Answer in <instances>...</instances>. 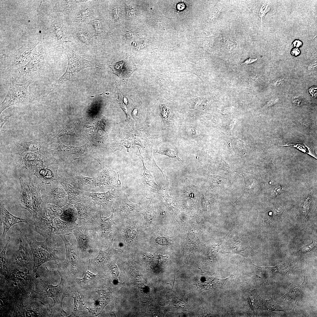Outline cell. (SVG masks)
I'll return each instance as SVG.
<instances>
[{
    "label": "cell",
    "mask_w": 317,
    "mask_h": 317,
    "mask_svg": "<svg viewBox=\"0 0 317 317\" xmlns=\"http://www.w3.org/2000/svg\"><path fill=\"white\" fill-rule=\"evenodd\" d=\"M55 264L58 266L57 271L61 277L60 283L56 286L52 285L49 284L48 281L41 279L40 283L44 292L41 293L35 292L46 298L50 297L53 299V305H49L51 317H63L62 314L63 312L67 315L62 306L63 299L69 296L71 297L75 293L77 292L75 283V276L61 269L59 262Z\"/></svg>",
    "instance_id": "6da1fadb"
},
{
    "label": "cell",
    "mask_w": 317,
    "mask_h": 317,
    "mask_svg": "<svg viewBox=\"0 0 317 317\" xmlns=\"http://www.w3.org/2000/svg\"><path fill=\"white\" fill-rule=\"evenodd\" d=\"M25 238L28 243L33 256V271L36 273L38 268L43 264L52 260L55 263L59 262V257L55 252L56 246L53 237H48L43 242L37 241L32 235H26Z\"/></svg>",
    "instance_id": "7a4b0ae2"
},
{
    "label": "cell",
    "mask_w": 317,
    "mask_h": 317,
    "mask_svg": "<svg viewBox=\"0 0 317 317\" xmlns=\"http://www.w3.org/2000/svg\"><path fill=\"white\" fill-rule=\"evenodd\" d=\"M66 52L68 60V67L64 73L51 85L44 93L47 96L57 88L74 77L81 70L89 67L100 68V65L82 57L69 47Z\"/></svg>",
    "instance_id": "3957f363"
},
{
    "label": "cell",
    "mask_w": 317,
    "mask_h": 317,
    "mask_svg": "<svg viewBox=\"0 0 317 317\" xmlns=\"http://www.w3.org/2000/svg\"><path fill=\"white\" fill-rule=\"evenodd\" d=\"M32 77L27 81L18 84L12 77L7 93L0 106V113L8 107L17 104L27 103L33 101L35 97L28 90L29 85L33 82Z\"/></svg>",
    "instance_id": "277c9868"
},
{
    "label": "cell",
    "mask_w": 317,
    "mask_h": 317,
    "mask_svg": "<svg viewBox=\"0 0 317 317\" xmlns=\"http://www.w3.org/2000/svg\"><path fill=\"white\" fill-rule=\"evenodd\" d=\"M60 237L63 241L65 247L66 270L76 277L82 275L87 269L88 265L80 258L78 246L76 247L74 244L72 245L70 244L65 235H60Z\"/></svg>",
    "instance_id": "5b68a950"
},
{
    "label": "cell",
    "mask_w": 317,
    "mask_h": 317,
    "mask_svg": "<svg viewBox=\"0 0 317 317\" xmlns=\"http://www.w3.org/2000/svg\"><path fill=\"white\" fill-rule=\"evenodd\" d=\"M89 230V224L87 221L82 226L78 227L72 231L77 240L81 257L82 259L89 260L95 257L98 252L97 244L94 240L90 238Z\"/></svg>",
    "instance_id": "8992f818"
},
{
    "label": "cell",
    "mask_w": 317,
    "mask_h": 317,
    "mask_svg": "<svg viewBox=\"0 0 317 317\" xmlns=\"http://www.w3.org/2000/svg\"><path fill=\"white\" fill-rule=\"evenodd\" d=\"M42 185L41 194L43 202L54 204L61 208L69 203L67 193L58 182L54 181Z\"/></svg>",
    "instance_id": "52a82bcc"
},
{
    "label": "cell",
    "mask_w": 317,
    "mask_h": 317,
    "mask_svg": "<svg viewBox=\"0 0 317 317\" xmlns=\"http://www.w3.org/2000/svg\"><path fill=\"white\" fill-rule=\"evenodd\" d=\"M98 1L80 0L69 16L72 23H88L98 17Z\"/></svg>",
    "instance_id": "ba28073f"
},
{
    "label": "cell",
    "mask_w": 317,
    "mask_h": 317,
    "mask_svg": "<svg viewBox=\"0 0 317 317\" xmlns=\"http://www.w3.org/2000/svg\"><path fill=\"white\" fill-rule=\"evenodd\" d=\"M72 39L82 47L96 45L97 41L92 26L88 23H72L70 32Z\"/></svg>",
    "instance_id": "9c48e42d"
},
{
    "label": "cell",
    "mask_w": 317,
    "mask_h": 317,
    "mask_svg": "<svg viewBox=\"0 0 317 317\" xmlns=\"http://www.w3.org/2000/svg\"><path fill=\"white\" fill-rule=\"evenodd\" d=\"M113 212L109 217H102L101 213L95 217L87 220L90 230H92L93 240L97 244L102 242H107L109 234L112 231V226L115 224L113 219Z\"/></svg>",
    "instance_id": "30bf717a"
},
{
    "label": "cell",
    "mask_w": 317,
    "mask_h": 317,
    "mask_svg": "<svg viewBox=\"0 0 317 317\" xmlns=\"http://www.w3.org/2000/svg\"><path fill=\"white\" fill-rule=\"evenodd\" d=\"M111 296L110 293L102 290L85 295L84 302L89 312V317H95L100 314L105 307L110 303Z\"/></svg>",
    "instance_id": "8fae6325"
},
{
    "label": "cell",
    "mask_w": 317,
    "mask_h": 317,
    "mask_svg": "<svg viewBox=\"0 0 317 317\" xmlns=\"http://www.w3.org/2000/svg\"><path fill=\"white\" fill-rule=\"evenodd\" d=\"M33 270H28L27 273L19 270V268L16 267L13 270L9 271L7 280H12L16 283L22 292L24 297L31 292H33L36 278Z\"/></svg>",
    "instance_id": "7c38bea8"
},
{
    "label": "cell",
    "mask_w": 317,
    "mask_h": 317,
    "mask_svg": "<svg viewBox=\"0 0 317 317\" xmlns=\"http://www.w3.org/2000/svg\"><path fill=\"white\" fill-rule=\"evenodd\" d=\"M44 158L39 152L24 153L14 158L11 164L18 168H24L32 172L41 167L44 163Z\"/></svg>",
    "instance_id": "4fadbf2b"
},
{
    "label": "cell",
    "mask_w": 317,
    "mask_h": 317,
    "mask_svg": "<svg viewBox=\"0 0 317 317\" xmlns=\"http://www.w3.org/2000/svg\"><path fill=\"white\" fill-rule=\"evenodd\" d=\"M89 263L87 271L83 277L77 278L75 276V283L77 292L83 294L89 295L95 292L100 288L101 278L100 273L94 274L89 271Z\"/></svg>",
    "instance_id": "5bb4252c"
},
{
    "label": "cell",
    "mask_w": 317,
    "mask_h": 317,
    "mask_svg": "<svg viewBox=\"0 0 317 317\" xmlns=\"http://www.w3.org/2000/svg\"><path fill=\"white\" fill-rule=\"evenodd\" d=\"M112 211L116 215L127 217L136 216L142 214V208L130 201L127 195L121 192L115 200Z\"/></svg>",
    "instance_id": "9a60e30c"
},
{
    "label": "cell",
    "mask_w": 317,
    "mask_h": 317,
    "mask_svg": "<svg viewBox=\"0 0 317 317\" xmlns=\"http://www.w3.org/2000/svg\"><path fill=\"white\" fill-rule=\"evenodd\" d=\"M66 178L70 182L81 190L84 192L97 191V177H88L71 171H66L59 175Z\"/></svg>",
    "instance_id": "2e32d148"
},
{
    "label": "cell",
    "mask_w": 317,
    "mask_h": 317,
    "mask_svg": "<svg viewBox=\"0 0 317 317\" xmlns=\"http://www.w3.org/2000/svg\"><path fill=\"white\" fill-rule=\"evenodd\" d=\"M43 146L41 142L36 140L16 141L8 144L3 148H1L0 153L20 155L26 152L39 151Z\"/></svg>",
    "instance_id": "e0dca14e"
},
{
    "label": "cell",
    "mask_w": 317,
    "mask_h": 317,
    "mask_svg": "<svg viewBox=\"0 0 317 317\" xmlns=\"http://www.w3.org/2000/svg\"><path fill=\"white\" fill-rule=\"evenodd\" d=\"M119 174L106 165L104 166L97 177V186L100 188L112 190L120 189L121 183Z\"/></svg>",
    "instance_id": "ac0fdd59"
},
{
    "label": "cell",
    "mask_w": 317,
    "mask_h": 317,
    "mask_svg": "<svg viewBox=\"0 0 317 317\" xmlns=\"http://www.w3.org/2000/svg\"><path fill=\"white\" fill-rule=\"evenodd\" d=\"M0 308L1 317L11 316L14 311L15 297L14 290L8 288V285L4 284L1 279Z\"/></svg>",
    "instance_id": "d6986e66"
},
{
    "label": "cell",
    "mask_w": 317,
    "mask_h": 317,
    "mask_svg": "<svg viewBox=\"0 0 317 317\" xmlns=\"http://www.w3.org/2000/svg\"><path fill=\"white\" fill-rule=\"evenodd\" d=\"M25 183L28 187L31 195L33 208L32 220H34L38 217V212L43 202L41 194L42 185L34 174L28 178Z\"/></svg>",
    "instance_id": "ffe728a7"
},
{
    "label": "cell",
    "mask_w": 317,
    "mask_h": 317,
    "mask_svg": "<svg viewBox=\"0 0 317 317\" xmlns=\"http://www.w3.org/2000/svg\"><path fill=\"white\" fill-rule=\"evenodd\" d=\"M87 196L74 205L77 210V218L79 220H88L101 213L100 210L96 206L95 202L90 197Z\"/></svg>",
    "instance_id": "44dd1931"
},
{
    "label": "cell",
    "mask_w": 317,
    "mask_h": 317,
    "mask_svg": "<svg viewBox=\"0 0 317 317\" xmlns=\"http://www.w3.org/2000/svg\"><path fill=\"white\" fill-rule=\"evenodd\" d=\"M19 231L21 232L19 237L20 243L16 254L15 264L19 267L33 270V262L30 256V247L26 238H23L22 232Z\"/></svg>",
    "instance_id": "7402d4cb"
},
{
    "label": "cell",
    "mask_w": 317,
    "mask_h": 317,
    "mask_svg": "<svg viewBox=\"0 0 317 317\" xmlns=\"http://www.w3.org/2000/svg\"><path fill=\"white\" fill-rule=\"evenodd\" d=\"M60 166L55 163H44L33 173L42 184H45L53 181H57L59 176L58 172Z\"/></svg>",
    "instance_id": "603a6c76"
},
{
    "label": "cell",
    "mask_w": 317,
    "mask_h": 317,
    "mask_svg": "<svg viewBox=\"0 0 317 317\" xmlns=\"http://www.w3.org/2000/svg\"><path fill=\"white\" fill-rule=\"evenodd\" d=\"M0 221L3 225V231L1 238L4 240L6 235L11 227L14 225L20 222L30 223L32 220L16 217L9 213L5 207L3 201L0 200Z\"/></svg>",
    "instance_id": "cb8c5ba5"
},
{
    "label": "cell",
    "mask_w": 317,
    "mask_h": 317,
    "mask_svg": "<svg viewBox=\"0 0 317 317\" xmlns=\"http://www.w3.org/2000/svg\"><path fill=\"white\" fill-rule=\"evenodd\" d=\"M117 251L114 249L113 242L111 241L108 248L106 250H100L96 257L89 260V268L94 271L98 272L108 263L113 255Z\"/></svg>",
    "instance_id": "d4e9b609"
},
{
    "label": "cell",
    "mask_w": 317,
    "mask_h": 317,
    "mask_svg": "<svg viewBox=\"0 0 317 317\" xmlns=\"http://www.w3.org/2000/svg\"><path fill=\"white\" fill-rule=\"evenodd\" d=\"M57 181L62 185L66 191L69 203L76 204L81 202L85 197L83 191L74 186L63 176L59 175Z\"/></svg>",
    "instance_id": "484cf974"
},
{
    "label": "cell",
    "mask_w": 317,
    "mask_h": 317,
    "mask_svg": "<svg viewBox=\"0 0 317 317\" xmlns=\"http://www.w3.org/2000/svg\"><path fill=\"white\" fill-rule=\"evenodd\" d=\"M26 317H51L49 304L46 305L37 299H33L24 306Z\"/></svg>",
    "instance_id": "4316f807"
},
{
    "label": "cell",
    "mask_w": 317,
    "mask_h": 317,
    "mask_svg": "<svg viewBox=\"0 0 317 317\" xmlns=\"http://www.w3.org/2000/svg\"><path fill=\"white\" fill-rule=\"evenodd\" d=\"M120 189H115L103 193H94L84 191V195L89 196L94 200L96 203L101 206L105 207L108 204H112L120 193Z\"/></svg>",
    "instance_id": "83f0119b"
},
{
    "label": "cell",
    "mask_w": 317,
    "mask_h": 317,
    "mask_svg": "<svg viewBox=\"0 0 317 317\" xmlns=\"http://www.w3.org/2000/svg\"><path fill=\"white\" fill-rule=\"evenodd\" d=\"M227 247L228 253H233L242 255L248 254L253 251L249 245L247 240L243 237H238L230 240L228 241Z\"/></svg>",
    "instance_id": "f1b7e54d"
},
{
    "label": "cell",
    "mask_w": 317,
    "mask_h": 317,
    "mask_svg": "<svg viewBox=\"0 0 317 317\" xmlns=\"http://www.w3.org/2000/svg\"><path fill=\"white\" fill-rule=\"evenodd\" d=\"M21 190L19 198V204L20 207L27 210L33 215V208L31 192L29 188L23 178H19Z\"/></svg>",
    "instance_id": "f546056e"
},
{
    "label": "cell",
    "mask_w": 317,
    "mask_h": 317,
    "mask_svg": "<svg viewBox=\"0 0 317 317\" xmlns=\"http://www.w3.org/2000/svg\"><path fill=\"white\" fill-rule=\"evenodd\" d=\"M305 278L304 276L303 281L300 285L290 287L286 293L279 299L286 305L295 306L303 292L304 286Z\"/></svg>",
    "instance_id": "4dcf8cb0"
},
{
    "label": "cell",
    "mask_w": 317,
    "mask_h": 317,
    "mask_svg": "<svg viewBox=\"0 0 317 317\" xmlns=\"http://www.w3.org/2000/svg\"><path fill=\"white\" fill-rule=\"evenodd\" d=\"M62 212L60 207L54 204L43 202L37 217L46 219H53L58 217Z\"/></svg>",
    "instance_id": "1f68e13d"
},
{
    "label": "cell",
    "mask_w": 317,
    "mask_h": 317,
    "mask_svg": "<svg viewBox=\"0 0 317 317\" xmlns=\"http://www.w3.org/2000/svg\"><path fill=\"white\" fill-rule=\"evenodd\" d=\"M53 235H69L72 233L73 230L78 227L76 222H69L63 221L58 217L53 219Z\"/></svg>",
    "instance_id": "d6a6232c"
},
{
    "label": "cell",
    "mask_w": 317,
    "mask_h": 317,
    "mask_svg": "<svg viewBox=\"0 0 317 317\" xmlns=\"http://www.w3.org/2000/svg\"><path fill=\"white\" fill-rule=\"evenodd\" d=\"M74 299V306L71 314L68 317H89V313L84 302V295L78 292L71 296Z\"/></svg>",
    "instance_id": "836d02e7"
},
{
    "label": "cell",
    "mask_w": 317,
    "mask_h": 317,
    "mask_svg": "<svg viewBox=\"0 0 317 317\" xmlns=\"http://www.w3.org/2000/svg\"><path fill=\"white\" fill-rule=\"evenodd\" d=\"M136 154L141 161L143 164L144 172L142 176L143 177L142 184L143 187V190L144 192V194L145 195L146 194L147 192H148L150 190H158L157 186H158L154 182L153 176L149 171L145 167L143 158L141 155L140 151L139 148L138 150L137 151Z\"/></svg>",
    "instance_id": "e575fe53"
},
{
    "label": "cell",
    "mask_w": 317,
    "mask_h": 317,
    "mask_svg": "<svg viewBox=\"0 0 317 317\" xmlns=\"http://www.w3.org/2000/svg\"><path fill=\"white\" fill-rule=\"evenodd\" d=\"M182 72H190L193 73L197 76L201 80H202L203 73L200 66L191 63L183 58H182L180 60L179 65L173 73Z\"/></svg>",
    "instance_id": "d590c367"
},
{
    "label": "cell",
    "mask_w": 317,
    "mask_h": 317,
    "mask_svg": "<svg viewBox=\"0 0 317 317\" xmlns=\"http://www.w3.org/2000/svg\"><path fill=\"white\" fill-rule=\"evenodd\" d=\"M61 209L62 212L58 217L60 219L69 222H75L77 218V212L74 206L68 203Z\"/></svg>",
    "instance_id": "8d00e7d4"
},
{
    "label": "cell",
    "mask_w": 317,
    "mask_h": 317,
    "mask_svg": "<svg viewBox=\"0 0 317 317\" xmlns=\"http://www.w3.org/2000/svg\"><path fill=\"white\" fill-rule=\"evenodd\" d=\"M19 289L14 288V293L15 300V307L12 316L26 317L24 306L23 304L24 296L20 295Z\"/></svg>",
    "instance_id": "74e56055"
},
{
    "label": "cell",
    "mask_w": 317,
    "mask_h": 317,
    "mask_svg": "<svg viewBox=\"0 0 317 317\" xmlns=\"http://www.w3.org/2000/svg\"><path fill=\"white\" fill-rule=\"evenodd\" d=\"M56 8L57 11L65 16H69L76 5L80 0L58 1Z\"/></svg>",
    "instance_id": "f35d334b"
},
{
    "label": "cell",
    "mask_w": 317,
    "mask_h": 317,
    "mask_svg": "<svg viewBox=\"0 0 317 317\" xmlns=\"http://www.w3.org/2000/svg\"><path fill=\"white\" fill-rule=\"evenodd\" d=\"M156 153L177 159L179 162L183 161L178 156L179 152L177 148L170 145L163 144L161 146Z\"/></svg>",
    "instance_id": "ab89813d"
},
{
    "label": "cell",
    "mask_w": 317,
    "mask_h": 317,
    "mask_svg": "<svg viewBox=\"0 0 317 317\" xmlns=\"http://www.w3.org/2000/svg\"><path fill=\"white\" fill-rule=\"evenodd\" d=\"M11 240L9 237L6 243L3 250L0 253V274L4 276L6 279L8 276V274H9L8 267V261L6 256V252L7 246Z\"/></svg>",
    "instance_id": "60d3db41"
},
{
    "label": "cell",
    "mask_w": 317,
    "mask_h": 317,
    "mask_svg": "<svg viewBox=\"0 0 317 317\" xmlns=\"http://www.w3.org/2000/svg\"><path fill=\"white\" fill-rule=\"evenodd\" d=\"M259 298L262 307L264 309L271 312L276 311H283L281 308L273 300V294L272 298L269 300L263 299L259 296Z\"/></svg>",
    "instance_id": "b9f144b4"
},
{
    "label": "cell",
    "mask_w": 317,
    "mask_h": 317,
    "mask_svg": "<svg viewBox=\"0 0 317 317\" xmlns=\"http://www.w3.org/2000/svg\"><path fill=\"white\" fill-rule=\"evenodd\" d=\"M108 265L110 271L112 284L117 285L119 283L118 277L119 272L116 265V261L114 260L111 261Z\"/></svg>",
    "instance_id": "7bdbcfd3"
},
{
    "label": "cell",
    "mask_w": 317,
    "mask_h": 317,
    "mask_svg": "<svg viewBox=\"0 0 317 317\" xmlns=\"http://www.w3.org/2000/svg\"><path fill=\"white\" fill-rule=\"evenodd\" d=\"M154 210L152 208V204L151 201L149 204L143 209L142 212L145 221L148 223L150 222V221L152 218Z\"/></svg>",
    "instance_id": "ee69618b"
},
{
    "label": "cell",
    "mask_w": 317,
    "mask_h": 317,
    "mask_svg": "<svg viewBox=\"0 0 317 317\" xmlns=\"http://www.w3.org/2000/svg\"><path fill=\"white\" fill-rule=\"evenodd\" d=\"M257 294L256 290L252 292L251 295L249 296V299L251 306L253 310H257L259 307L257 299Z\"/></svg>",
    "instance_id": "f6af8a7d"
},
{
    "label": "cell",
    "mask_w": 317,
    "mask_h": 317,
    "mask_svg": "<svg viewBox=\"0 0 317 317\" xmlns=\"http://www.w3.org/2000/svg\"><path fill=\"white\" fill-rule=\"evenodd\" d=\"M215 38V36H212L205 38L202 44V47L204 50H209L211 48Z\"/></svg>",
    "instance_id": "bcb514c9"
},
{
    "label": "cell",
    "mask_w": 317,
    "mask_h": 317,
    "mask_svg": "<svg viewBox=\"0 0 317 317\" xmlns=\"http://www.w3.org/2000/svg\"><path fill=\"white\" fill-rule=\"evenodd\" d=\"M269 10L270 7L268 3H265L261 5L257 16L258 18H261V23L262 22V17L269 11Z\"/></svg>",
    "instance_id": "7dc6e473"
},
{
    "label": "cell",
    "mask_w": 317,
    "mask_h": 317,
    "mask_svg": "<svg viewBox=\"0 0 317 317\" xmlns=\"http://www.w3.org/2000/svg\"><path fill=\"white\" fill-rule=\"evenodd\" d=\"M123 62L122 61L115 63H113L112 65H110L109 66L112 69L113 72L115 74L118 75L121 71L123 66Z\"/></svg>",
    "instance_id": "c3c4849f"
},
{
    "label": "cell",
    "mask_w": 317,
    "mask_h": 317,
    "mask_svg": "<svg viewBox=\"0 0 317 317\" xmlns=\"http://www.w3.org/2000/svg\"><path fill=\"white\" fill-rule=\"evenodd\" d=\"M136 235V229L134 227H130L126 232V238L127 240H130L134 239Z\"/></svg>",
    "instance_id": "681fc988"
},
{
    "label": "cell",
    "mask_w": 317,
    "mask_h": 317,
    "mask_svg": "<svg viewBox=\"0 0 317 317\" xmlns=\"http://www.w3.org/2000/svg\"><path fill=\"white\" fill-rule=\"evenodd\" d=\"M316 239L313 240L312 242L310 244L304 246L300 248L301 252L303 253H306L311 251L317 245Z\"/></svg>",
    "instance_id": "f907efd6"
},
{
    "label": "cell",
    "mask_w": 317,
    "mask_h": 317,
    "mask_svg": "<svg viewBox=\"0 0 317 317\" xmlns=\"http://www.w3.org/2000/svg\"><path fill=\"white\" fill-rule=\"evenodd\" d=\"M156 242L158 244L160 245H167L171 244L173 243L172 241L165 237H158L155 240Z\"/></svg>",
    "instance_id": "816d5d0a"
},
{
    "label": "cell",
    "mask_w": 317,
    "mask_h": 317,
    "mask_svg": "<svg viewBox=\"0 0 317 317\" xmlns=\"http://www.w3.org/2000/svg\"><path fill=\"white\" fill-rule=\"evenodd\" d=\"M111 11L112 18L115 21L118 20L120 17V11L119 8L117 7H113Z\"/></svg>",
    "instance_id": "f5cc1de1"
},
{
    "label": "cell",
    "mask_w": 317,
    "mask_h": 317,
    "mask_svg": "<svg viewBox=\"0 0 317 317\" xmlns=\"http://www.w3.org/2000/svg\"><path fill=\"white\" fill-rule=\"evenodd\" d=\"M226 43L227 44V49L228 50L230 51H233L236 50L237 46V43L229 39L227 40Z\"/></svg>",
    "instance_id": "db71d44e"
},
{
    "label": "cell",
    "mask_w": 317,
    "mask_h": 317,
    "mask_svg": "<svg viewBox=\"0 0 317 317\" xmlns=\"http://www.w3.org/2000/svg\"><path fill=\"white\" fill-rule=\"evenodd\" d=\"M222 11V10L221 8L216 9L209 16V20L210 21H214L219 16Z\"/></svg>",
    "instance_id": "11a10c76"
},
{
    "label": "cell",
    "mask_w": 317,
    "mask_h": 317,
    "mask_svg": "<svg viewBox=\"0 0 317 317\" xmlns=\"http://www.w3.org/2000/svg\"><path fill=\"white\" fill-rule=\"evenodd\" d=\"M201 100L200 98L193 99L188 103V105L191 109H193L198 107L201 102Z\"/></svg>",
    "instance_id": "9f6ffc18"
},
{
    "label": "cell",
    "mask_w": 317,
    "mask_h": 317,
    "mask_svg": "<svg viewBox=\"0 0 317 317\" xmlns=\"http://www.w3.org/2000/svg\"><path fill=\"white\" fill-rule=\"evenodd\" d=\"M11 116L0 117V131L2 132L3 127L5 124L9 120Z\"/></svg>",
    "instance_id": "6f0895ef"
},
{
    "label": "cell",
    "mask_w": 317,
    "mask_h": 317,
    "mask_svg": "<svg viewBox=\"0 0 317 317\" xmlns=\"http://www.w3.org/2000/svg\"><path fill=\"white\" fill-rule=\"evenodd\" d=\"M302 44V42L299 40H296L292 44V46L298 48L301 47Z\"/></svg>",
    "instance_id": "680465c9"
},
{
    "label": "cell",
    "mask_w": 317,
    "mask_h": 317,
    "mask_svg": "<svg viewBox=\"0 0 317 317\" xmlns=\"http://www.w3.org/2000/svg\"><path fill=\"white\" fill-rule=\"evenodd\" d=\"M317 87L313 86L309 89V92L313 97H314L317 95Z\"/></svg>",
    "instance_id": "91938a15"
},
{
    "label": "cell",
    "mask_w": 317,
    "mask_h": 317,
    "mask_svg": "<svg viewBox=\"0 0 317 317\" xmlns=\"http://www.w3.org/2000/svg\"><path fill=\"white\" fill-rule=\"evenodd\" d=\"M257 60V58H249L246 60L243 63L241 64V65L248 64L253 63Z\"/></svg>",
    "instance_id": "94428289"
},
{
    "label": "cell",
    "mask_w": 317,
    "mask_h": 317,
    "mask_svg": "<svg viewBox=\"0 0 317 317\" xmlns=\"http://www.w3.org/2000/svg\"><path fill=\"white\" fill-rule=\"evenodd\" d=\"M110 306H111V309L110 310V315L112 317L116 316L115 313V311L114 308V302H111L110 303Z\"/></svg>",
    "instance_id": "6125c7cd"
},
{
    "label": "cell",
    "mask_w": 317,
    "mask_h": 317,
    "mask_svg": "<svg viewBox=\"0 0 317 317\" xmlns=\"http://www.w3.org/2000/svg\"><path fill=\"white\" fill-rule=\"evenodd\" d=\"M300 53V50L298 48H294L292 49L291 52V53L292 55L297 56L299 55Z\"/></svg>",
    "instance_id": "be15d7a7"
},
{
    "label": "cell",
    "mask_w": 317,
    "mask_h": 317,
    "mask_svg": "<svg viewBox=\"0 0 317 317\" xmlns=\"http://www.w3.org/2000/svg\"><path fill=\"white\" fill-rule=\"evenodd\" d=\"M166 258L167 257L166 256H163L159 254V255L158 263H161L164 262L165 260L166 259Z\"/></svg>",
    "instance_id": "e7e4bbea"
},
{
    "label": "cell",
    "mask_w": 317,
    "mask_h": 317,
    "mask_svg": "<svg viewBox=\"0 0 317 317\" xmlns=\"http://www.w3.org/2000/svg\"><path fill=\"white\" fill-rule=\"evenodd\" d=\"M181 6H180L178 5L177 7L178 9L180 10H182L184 8L185 6L183 4V3H181Z\"/></svg>",
    "instance_id": "03108f58"
}]
</instances>
